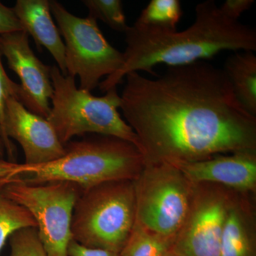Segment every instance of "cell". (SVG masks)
<instances>
[{"mask_svg": "<svg viewBox=\"0 0 256 256\" xmlns=\"http://www.w3.org/2000/svg\"><path fill=\"white\" fill-rule=\"evenodd\" d=\"M120 108L144 164H176L256 150V117L239 102L223 69L204 60L149 78L126 76Z\"/></svg>", "mask_w": 256, "mask_h": 256, "instance_id": "obj_1", "label": "cell"}, {"mask_svg": "<svg viewBox=\"0 0 256 256\" xmlns=\"http://www.w3.org/2000/svg\"><path fill=\"white\" fill-rule=\"evenodd\" d=\"M126 34L124 64L116 73L100 82L106 92L117 88L127 74L140 70L154 74L159 64L178 66L210 58L223 50H256V32L222 14L213 0L200 3L195 20L182 32L129 26Z\"/></svg>", "mask_w": 256, "mask_h": 256, "instance_id": "obj_2", "label": "cell"}, {"mask_svg": "<svg viewBox=\"0 0 256 256\" xmlns=\"http://www.w3.org/2000/svg\"><path fill=\"white\" fill-rule=\"evenodd\" d=\"M65 154L46 164H18L10 178L40 184L68 182L82 190L109 182L134 180L144 166V156L132 143L95 134L65 144Z\"/></svg>", "mask_w": 256, "mask_h": 256, "instance_id": "obj_3", "label": "cell"}, {"mask_svg": "<svg viewBox=\"0 0 256 256\" xmlns=\"http://www.w3.org/2000/svg\"><path fill=\"white\" fill-rule=\"evenodd\" d=\"M50 78L54 92L46 120L62 144L76 136L94 134L120 138L139 148L137 136L118 112L121 100L117 88L96 97L78 88L75 78L64 76L57 66H52Z\"/></svg>", "mask_w": 256, "mask_h": 256, "instance_id": "obj_4", "label": "cell"}, {"mask_svg": "<svg viewBox=\"0 0 256 256\" xmlns=\"http://www.w3.org/2000/svg\"><path fill=\"white\" fill-rule=\"evenodd\" d=\"M133 181L109 182L82 190L72 217L73 240L120 254L136 222Z\"/></svg>", "mask_w": 256, "mask_h": 256, "instance_id": "obj_5", "label": "cell"}, {"mask_svg": "<svg viewBox=\"0 0 256 256\" xmlns=\"http://www.w3.org/2000/svg\"><path fill=\"white\" fill-rule=\"evenodd\" d=\"M133 182L136 220L156 233L176 236L188 214L194 184L168 162L144 164Z\"/></svg>", "mask_w": 256, "mask_h": 256, "instance_id": "obj_6", "label": "cell"}, {"mask_svg": "<svg viewBox=\"0 0 256 256\" xmlns=\"http://www.w3.org/2000/svg\"><path fill=\"white\" fill-rule=\"evenodd\" d=\"M4 193L24 207L36 224L38 236L48 256H68L73 240L72 222L74 206L82 190L68 182L40 184L0 178Z\"/></svg>", "mask_w": 256, "mask_h": 256, "instance_id": "obj_7", "label": "cell"}, {"mask_svg": "<svg viewBox=\"0 0 256 256\" xmlns=\"http://www.w3.org/2000/svg\"><path fill=\"white\" fill-rule=\"evenodd\" d=\"M50 4L65 42L67 74L73 78L78 76L80 88L92 92L98 86L101 78L121 68L124 54L107 41L96 20L88 16L78 18L55 0Z\"/></svg>", "mask_w": 256, "mask_h": 256, "instance_id": "obj_8", "label": "cell"}, {"mask_svg": "<svg viewBox=\"0 0 256 256\" xmlns=\"http://www.w3.org/2000/svg\"><path fill=\"white\" fill-rule=\"evenodd\" d=\"M234 194L233 190L220 185L194 184L188 214L175 236L172 252L178 256H220Z\"/></svg>", "mask_w": 256, "mask_h": 256, "instance_id": "obj_9", "label": "cell"}, {"mask_svg": "<svg viewBox=\"0 0 256 256\" xmlns=\"http://www.w3.org/2000/svg\"><path fill=\"white\" fill-rule=\"evenodd\" d=\"M3 136L8 160L13 162H16V148L11 139L22 148L24 164H46L66 153L65 146L48 120L30 112L13 97L6 102Z\"/></svg>", "mask_w": 256, "mask_h": 256, "instance_id": "obj_10", "label": "cell"}, {"mask_svg": "<svg viewBox=\"0 0 256 256\" xmlns=\"http://www.w3.org/2000/svg\"><path fill=\"white\" fill-rule=\"evenodd\" d=\"M0 52L6 58L9 68L21 80L20 102L30 112L46 119L54 92L52 66L37 58L25 31L0 34Z\"/></svg>", "mask_w": 256, "mask_h": 256, "instance_id": "obj_11", "label": "cell"}, {"mask_svg": "<svg viewBox=\"0 0 256 256\" xmlns=\"http://www.w3.org/2000/svg\"><path fill=\"white\" fill-rule=\"evenodd\" d=\"M173 165L194 184H214L239 193L256 194V150L236 152Z\"/></svg>", "mask_w": 256, "mask_h": 256, "instance_id": "obj_12", "label": "cell"}, {"mask_svg": "<svg viewBox=\"0 0 256 256\" xmlns=\"http://www.w3.org/2000/svg\"><path fill=\"white\" fill-rule=\"evenodd\" d=\"M220 256H256V195L234 192Z\"/></svg>", "mask_w": 256, "mask_h": 256, "instance_id": "obj_13", "label": "cell"}, {"mask_svg": "<svg viewBox=\"0 0 256 256\" xmlns=\"http://www.w3.org/2000/svg\"><path fill=\"white\" fill-rule=\"evenodd\" d=\"M24 31L36 44L38 50L45 47L54 58L57 66L66 76L65 46L54 22L48 0H18L12 8Z\"/></svg>", "mask_w": 256, "mask_h": 256, "instance_id": "obj_14", "label": "cell"}, {"mask_svg": "<svg viewBox=\"0 0 256 256\" xmlns=\"http://www.w3.org/2000/svg\"><path fill=\"white\" fill-rule=\"evenodd\" d=\"M223 70L239 102L256 117V56L254 52H236L227 58Z\"/></svg>", "mask_w": 256, "mask_h": 256, "instance_id": "obj_15", "label": "cell"}, {"mask_svg": "<svg viewBox=\"0 0 256 256\" xmlns=\"http://www.w3.org/2000/svg\"><path fill=\"white\" fill-rule=\"evenodd\" d=\"M174 239L149 230L136 220L120 256H163L171 250Z\"/></svg>", "mask_w": 256, "mask_h": 256, "instance_id": "obj_16", "label": "cell"}, {"mask_svg": "<svg viewBox=\"0 0 256 256\" xmlns=\"http://www.w3.org/2000/svg\"><path fill=\"white\" fill-rule=\"evenodd\" d=\"M182 16L178 0H151L134 25L158 30H176Z\"/></svg>", "mask_w": 256, "mask_h": 256, "instance_id": "obj_17", "label": "cell"}, {"mask_svg": "<svg viewBox=\"0 0 256 256\" xmlns=\"http://www.w3.org/2000/svg\"><path fill=\"white\" fill-rule=\"evenodd\" d=\"M25 228H36L34 218L24 207L8 196L0 181V252L14 232Z\"/></svg>", "mask_w": 256, "mask_h": 256, "instance_id": "obj_18", "label": "cell"}, {"mask_svg": "<svg viewBox=\"0 0 256 256\" xmlns=\"http://www.w3.org/2000/svg\"><path fill=\"white\" fill-rule=\"evenodd\" d=\"M82 4L88 10V15L97 21L100 20L116 32L127 31L122 2L120 0H84Z\"/></svg>", "mask_w": 256, "mask_h": 256, "instance_id": "obj_19", "label": "cell"}, {"mask_svg": "<svg viewBox=\"0 0 256 256\" xmlns=\"http://www.w3.org/2000/svg\"><path fill=\"white\" fill-rule=\"evenodd\" d=\"M9 256H48L36 228L16 230L9 238Z\"/></svg>", "mask_w": 256, "mask_h": 256, "instance_id": "obj_20", "label": "cell"}, {"mask_svg": "<svg viewBox=\"0 0 256 256\" xmlns=\"http://www.w3.org/2000/svg\"><path fill=\"white\" fill-rule=\"evenodd\" d=\"M1 56V52H0V127H1L3 136V124H4L6 101L10 97L14 98L20 101L21 87L20 84L12 82L8 76L2 63ZM3 139H4V136H3Z\"/></svg>", "mask_w": 256, "mask_h": 256, "instance_id": "obj_21", "label": "cell"}, {"mask_svg": "<svg viewBox=\"0 0 256 256\" xmlns=\"http://www.w3.org/2000/svg\"><path fill=\"white\" fill-rule=\"evenodd\" d=\"M254 0H226L220 8L222 14L233 21H238L242 13L250 9Z\"/></svg>", "mask_w": 256, "mask_h": 256, "instance_id": "obj_22", "label": "cell"}, {"mask_svg": "<svg viewBox=\"0 0 256 256\" xmlns=\"http://www.w3.org/2000/svg\"><path fill=\"white\" fill-rule=\"evenodd\" d=\"M18 31H24V28L12 8L5 6L0 2V34Z\"/></svg>", "mask_w": 256, "mask_h": 256, "instance_id": "obj_23", "label": "cell"}, {"mask_svg": "<svg viewBox=\"0 0 256 256\" xmlns=\"http://www.w3.org/2000/svg\"><path fill=\"white\" fill-rule=\"evenodd\" d=\"M68 256H120L119 254L104 249L92 248L84 246L72 240L69 244Z\"/></svg>", "mask_w": 256, "mask_h": 256, "instance_id": "obj_24", "label": "cell"}, {"mask_svg": "<svg viewBox=\"0 0 256 256\" xmlns=\"http://www.w3.org/2000/svg\"><path fill=\"white\" fill-rule=\"evenodd\" d=\"M18 165V163L0 159V178H11Z\"/></svg>", "mask_w": 256, "mask_h": 256, "instance_id": "obj_25", "label": "cell"}, {"mask_svg": "<svg viewBox=\"0 0 256 256\" xmlns=\"http://www.w3.org/2000/svg\"><path fill=\"white\" fill-rule=\"evenodd\" d=\"M5 153V146L4 142V139H3L2 132L1 127H0V159H2L4 158Z\"/></svg>", "mask_w": 256, "mask_h": 256, "instance_id": "obj_26", "label": "cell"}, {"mask_svg": "<svg viewBox=\"0 0 256 256\" xmlns=\"http://www.w3.org/2000/svg\"><path fill=\"white\" fill-rule=\"evenodd\" d=\"M163 256H178L176 255V254H175L174 252H172V250H170L169 252H166L165 255Z\"/></svg>", "mask_w": 256, "mask_h": 256, "instance_id": "obj_27", "label": "cell"}]
</instances>
